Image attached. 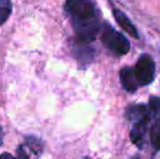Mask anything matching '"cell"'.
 Instances as JSON below:
<instances>
[{"mask_svg":"<svg viewBox=\"0 0 160 159\" xmlns=\"http://www.w3.org/2000/svg\"><path fill=\"white\" fill-rule=\"evenodd\" d=\"M11 14V1L10 0H0V25L8 20Z\"/></svg>","mask_w":160,"mask_h":159,"instance_id":"obj_11","label":"cell"},{"mask_svg":"<svg viewBox=\"0 0 160 159\" xmlns=\"http://www.w3.org/2000/svg\"><path fill=\"white\" fill-rule=\"evenodd\" d=\"M74 57L76 58L78 64L81 66H88L92 63L95 57V51L91 47L87 46V44H81L78 42V46L74 48Z\"/></svg>","mask_w":160,"mask_h":159,"instance_id":"obj_8","label":"cell"},{"mask_svg":"<svg viewBox=\"0 0 160 159\" xmlns=\"http://www.w3.org/2000/svg\"><path fill=\"white\" fill-rule=\"evenodd\" d=\"M133 72L139 86L149 85L155 79L156 66L149 55H142L133 68Z\"/></svg>","mask_w":160,"mask_h":159,"instance_id":"obj_3","label":"cell"},{"mask_svg":"<svg viewBox=\"0 0 160 159\" xmlns=\"http://www.w3.org/2000/svg\"><path fill=\"white\" fill-rule=\"evenodd\" d=\"M112 13H113V17L117 21V23L119 24V26H120L124 32H127L130 36L133 37V38H136V39L139 38V35H138V32H137L136 27H135V25L132 23V21L128 19L125 13H123L122 11L119 10V9H113Z\"/></svg>","mask_w":160,"mask_h":159,"instance_id":"obj_6","label":"cell"},{"mask_svg":"<svg viewBox=\"0 0 160 159\" xmlns=\"http://www.w3.org/2000/svg\"><path fill=\"white\" fill-rule=\"evenodd\" d=\"M44 152V145L39 138L28 136L17 148L19 159H39Z\"/></svg>","mask_w":160,"mask_h":159,"instance_id":"obj_4","label":"cell"},{"mask_svg":"<svg viewBox=\"0 0 160 159\" xmlns=\"http://www.w3.org/2000/svg\"><path fill=\"white\" fill-rule=\"evenodd\" d=\"M149 140L155 151H160V116L156 117L149 129Z\"/></svg>","mask_w":160,"mask_h":159,"instance_id":"obj_10","label":"cell"},{"mask_svg":"<svg viewBox=\"0 0 160 159\" xmlns=\"http://www.w3.org/2000/svg\"><path fill=\"white\" fill-rule=\"evenodd\" d=\"M148 109L152 116L155 118L160 116V97L157 96H152L149 98V104H148Z\"/></svg>","mask_w":160,"mask_h":159,"instance_id":"obj_12","label":"cell"},{"mask_svg":"<svg viewBox=\"0 0 160 159\" xmlns=\"http://www.w3.org/2000/svg\"><path fill=\"white\" fill-rule=\"evenodd\" d=\"M119 77H120V81L123 88L128 93H134L139 87L134 72H133V68H131V67H124V68L121 69Z\"/></svg>","mask_w":160,"mask_h":159,"instance_id":"obj_7","label":"cell"},{"mask_svg":"<svg viewBox=\"0 0 160 159\" xmlns=\"http://www.w3.org/2000/svg\"><path fill=\"white\" fill-rule=\"evenodd\" d=\"M64 9L71 17L78 42L89 44L94 42L101 25L93 2L91 0H67Z\"/></svg>","mask_w":160,"mask_h":159,"instance_id":"obj_1","label":"cell"},{"mask_svg":"<svg viewBox=\"0 0 160 159\" xmlns=\"http://www.w3.org/2000/svg\"><path fill=\"white\" fill-rule=\"evenodd\" d=\"M100 39L103 46L114 56L120 57L127 55L130 51L131 44L127 37L108 23H103V25H101Z\"/></svg>","mask_w":160,"mask_h":159,"instance_id":"obj_2","label":"cell"},{"mask_svg":"<svg viewBox=\"0 0 160 159\" xmlns=\"http://www.w3.org/2000/svg\"><path fill=\"white\" fill-rule=\"evenodd\" d=\"M125 116H127V119L128 121H132L133 123L136 122V121L142 120L143 118L148 117V116H152L149 112V109H148L147 106L143 104L139 105H133V106H130L127 109V112H125Z\"/></svg>","mask_w":160,"mask_h":159,"instance_id":"obj_9","label":"cell"},{"mask_svg":"<svg viewBox=\"0 0 160 159\" xmlns=\"http://www.w3.org/2000/svg\"><path fill=\"white\" fill-rule=\"evenodd\" d=\"M130 159H139L138 156H134V157H132V158H130Z\"/></svg>","mask_w":160,"mask_h":159,"instance_id":"obj_15","label":"cell"},{"mask_svg":"<svg viewBox=\"0 0 160 159\" xmlns=\"http://www.w3.org/2000/svg\"><path fill=\"white\" fill-rule=\"evenodd\" d=\"M0 159H17V158L9 153H3V154L0 155Z\"/></svg>","mask_w":160,"mask_h":159,"instance_id":"obj_13","label":"cell"},{"mask_svg":"<svg viewBox=\"0 0 160 159\" xmlns=\"http://www.w3.org/2000/svg\"><path fill=\"white\" fill-rule=\"evenodd\" d=\"M2 142H3V131H2V127L0 125V146L2 145Z\"/></svg>","mask_w":160,"mask_h":159,"instance_id":"obj_14","label":"cell"},{"mask_svg":"<svg viewBox=\"0 0 160 159\" xmlns=\"http://www.w3.org/2000/svg\"><path fill=\"white\" fill-rule=\"evenodd\" d=\"M152 120V116L143 118L142 120L136 121L133 124V127L131 130L130 138L134 145H136L138 148H143L144 144H145L146 140V134L148 131V125Z\"/></svg>","mask_w":160,"mask_h":159,"instance_id":"obj_5","label":"cell"}]
</instances>
